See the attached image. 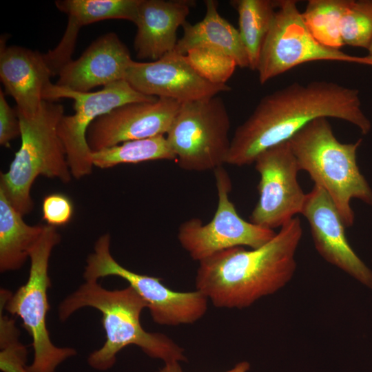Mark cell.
I'll use <instances>...</instances> for the list:
<instances>
[{"label": "cell", "mask_w": 372, "mask_h": 372, "mask_svg": "<svg viewBox=\"0 0 372 372\" xmlns=\"http://www.w3.org/2000/svg\"><path fill=\"white\" fill-rule=\"evenodd\" d=\"M0 311V369L3 372H28V351L19 340L20 331L14 320Z\"/></svg>", "instance_id": "obj_27"}, {"label": "cell", "mask_w": 372, "mask_h": 372, "mask_svg": "<svg viewBox=\"0 0 372 372\" xmlns=\"http://www.w3.org/2000/svg\"><path fill=\"white\" fill-rule=\"evenodd\" d=\"M368 51H369V54L368 56H370L371 58H372V41L369 47V48L367 49Z\"/></svg>", "instance_id": "obj_32"}, {"label": "cell", "mask_w": 372, "mask_h": 372, "mask_svg": "<svg viewBox=\"0 0 372 372\" xmlns=\"http://www.w3.org/2000/svg\"><path fill=\"white\" fill-rule=\"evenodd\" d=\"M158 372H183V370L178 362H173L165 363L164 366Z\"/></svg>", "instance_id": "obj_30"}, {"label": "cell", "mask_w": 372, "mask_h": 372, "mask_svg": "<svg viewBox=\"0 0 372 372\" xmlns=\"http://www.w3.org/2000/svg\"><path fill=\"white\" fill-rule=\"evenodd\" d=\"M230 126L225 103L216 96L181 103L165 136L181 169L215 170L227 163Z\"/></svg>", "instance_id": "obj_7"}, {"label": "cell", "mask_w": 372, "mask_h": 372, "mask_svg": "<svg viewBox=\"0 0 372 372\" xmlns=\"http://www.w3.org/2000/svg\"><path fill=\"white\" fill-rule=\"evenodd\" d=\"M45 225H30L0 191V271L21 268Z\"/></svg>", "instance_id": "obj_21"}, {"label": "cell", "mask_w": 372, "mask_h": 372, "mask_svg": "<svg viewBox=\"0 0 372 372\" xmlns=\"http://www.w3.org/2000/svg\"><path fill=\"white\" fill-rule=\"evenodd\" d=\"M125 80L140 93L174 99L180 103L209 99L231 90L227 84L213 83L202 77L190 65L185 55L174 50L156 61H133Z\"/></svg>", "instance_id": "obj_13"}, {"label": "cell", "mask_w": 372, "mask_h": 372, "mask_svg": "<svg viewBox=\"0 0 372 372\" xmlns=\"http://www.w3.org/2000/svg\"><path fill=\"white\" fill-rule=\"evenodd\" d=\"M300 170L324 189L336 206L346 227L354 223L353 198L372 206V189L360 172L356 159L362 139L342 143L327 118H316L289 141Z\"/></svg>", "instance_id": "obj_4"}, {"label": "cell", "mask_w": 372, "mask_h": 372, "mask_svg": "<svg viewBox=\"0 0 372 372\" xmlns=\"http://www.w3.org/2000/svg\"><path fill=\"white\" fill-rule=\"evenodd\" d=\"M238 14V31L246 50L249 68L256 70L261 49L271 27L277 1L234 0Z\"/></svg>", "instance_id": "obj_22"}, {"label": "cell", "mask_w": 372, "mask_h": 372, "mask_svg": "<svg viewBox=\"0 0 372 372\" xmlns=\"http://www.w3.org/2000/svg\"><path fill=\"white\" fill-rule=\"evenodd\" d=\"M185 56L199 75L216 84H226L238 66L233 58L212 48H194Z\"/></svg>", "instance_id": "obj_26"}, {"label": "cell", "mask_w": 372, "mask_h": 372, "mask_svg": "<svg viewBox=\"0 0 372 372\" xmlns=\"http://www.w3.org/2000/svg\"><path fill=\"white\" fill-rule=\"evenodd\" d=\"M140 0H58V10L68 17L65 32L54 52L69 60L79 30L85 25L107 19L136 22Z\"/></svg>", "instance_id": "obj_20"}, {"label": "cell", "mask_w": 372, "mask_h": 372, "mask_svg": "<svg viewBox=\"0 0 372 372\" xmlns=\"http://www.w3.org/2000/svg\"><path fill=\"white\" fill-rule=\"evenodd\" d=\"M344 45L368 49L372 41V0H351L340 23Z\"/></svg>", "instance_id": "obj_25"}, {"label": "cell", "mask_w": 372, "mask_h": 372, "mask_svg": "<svg viewBox=\"0 0 372 372\" xmlns=\"http://www.w3.org/2000/svg\"><path fill=\"white\" fill-rule=\"evenodd\" d=\"M195 2L190 0H140L134 24V41L136 56L156 61L174 51L177 30L187 21Z\"/></svg>", "instance_id": "obj_18"}, {"label": "cell", "mask_w": 372, "mask_h": 372, "mask_svg": "<svg viewBox=\"0 0 372 372\" xmlns=\"http://www.w3.org/2000/svg\"><path fill=\"white\" fill-rule=\"evenodd\" d=\"M133 60L127 46L114 32L101 36L75 60L59 72L56 85L75 92H87L125 80Z\"/></svg>", "instance_id": "obj_16"}, {"label": "cell", "mask_w": 372, "mask_h": 372, "mask_svg": "<svg viewBox=\"0 0 372 372\" xmlns=\"http://www.w3.org/2000/svg\"><path fill=\"white\" fill-rule=\"evenodd\" d=\"M205 4V15L200 21L194 24L186 21L183 25V34L174 51L185 55L194 48H212L233 58L238 67L249 68L247 54L238 29L220 16L216 1L206 0Z\"/></svg>", "instance_id": "obj_19"}, {"label": "cell", "mask_w": 372, "mask_h": 372, "mask_svg": "<svg viewBox=\"0 0 372 372\" xmlns=\"http://www.w3.org/2000/svg\"><path fill=\"white\" fill-rule=\"evenodd\" d=\"M302 231L300 220L294 217L258 248L235 247L199 262L196 290L216 307L239 309L276 293L293 276Z\"/></svg>", "instance_id": "obj_2"}, {"label": "cell", "mask_w": 372, "mask_h": 372, "mask_svg": "<svg viewBox=\"0 0 372 372\" xmlns=\"http://www.w3.org/2000/svg\"><path fill=\"white\" fill-rule=\"evenodd\" d=\"M254 163L260 176L259 199L249 222L273 230L302 211L307 194L298 180L300 169L288 141L263 151Z\"/></svg>", "instance_id": "obj_12"}, {"label": "cell", "mask_w": 372, "mask_h": 372, "mask_svg": "<svg viewBox=\"0 0 372 372\" xmlns=\"http://www.w3.org/2000/svg\"><path fill=\"white\" fill-rule=\"evenodd\" d=\"M351 0H310L302 12L312 36L323 45L340 50L344 45L340 34L342 17Z\"/></svg>", "instance_id": "obj_24"}, {"label": "cell", "mask_w": 372, "mask_h": 372, "mask_svg": "<svg viewBox=\"0 0 372 372\" xmlns=\"http://www.w3.org/2000/svg\"><path fill=\"white\" fill-rule=\"evenodd\" d=\"M52 76L44 54L1 45L0 79L6 94L15 100L17 113L30 117L38 112Z\"/></svg>", "instance_id": "obj_17"}, {"label": "cell", "mask_w": 372, "mask_h": 372, "mask_svg": "<svg viewBox=\"0 0 372 372\" xmlns=\"http://www.w3.org/2000/svg\"><path fill=\"white\" fill-rule=\"evenodd\" d=\"M181 103L158 98L132 103L98 117L90 126L87 141L92 152L124 142L167 134Z\"/></svg>", "instance_id": "obj_14"}, {"label": "cell", "mask_w": 372, "mask_h": 372, "mask_svg": "<svg viewBox=\"0 0 372 372\" xmlns=\"http://www.w3.org/2000/svg\"><path fill=\"white\" fill-rule=\"evenodd\" d=\"M338 118L363 134L371 129L361 108L359 91L328 81L292 83L263 96L236 130L227 161L242 167L254 163L263 151L288 141L312 121Z\"/></svg>", "instance_id": "obj_1"}, {"label": "cell", "mask_w": 372, "mask_h": 372, "mask_svg": "<svg viewBox=\"0 0 372 372\" xmlns=\"http://www.w3.org/2000/svg\"><path fill=\"white\" fill-rule=\"evenodd\" d=\"M301 214L308 220L315 247L329 263L372 289V270L358 257L345 235V225L332 199L314 185Z\"/></svg>", "instance_id": "obj_15"}, {"label": "cell", "mask_w": 372, "mask_h": 372, "mask_svg": "<svg viewBox=\"0 0 372 372\" xmlns=\"http://www.w3.org/2000/svg\"><path fill=\"white\" fill-rule=\"evenodd\" d=\"M314 61H335L372 65L370 56H357L319 43L307 28L295 0L277 1L273 21L262 45L256 71L259 81Z\"/></svg>", "instance_id": "obj_9"}, {"label": "cell", "mask_w": 372, "mask_h": 372, "mask_svg": "<svg viewBox=\"0 0 372 372\" xmlns=\"http://www.w3.org/2000/svg\"><path fill=\"white\" fill-rule=\"evenodd\" d=\"M20 124L16 110L8 103L3 92L0 90V144L10 147V142L20 136Z\"/></svg>", "instance_id": "obj_29"}, {"label": "cell", "mask_w": 372, "mask_h": 372, "mask_svg": "<svg viewBox=\"0 0 372 372\" xmlns=\"http://www.w3.org/2000/svg\"><path fill=\"white\" fill-rule=\"evenodd\" d=\"M74 213L71 200L65 195L55 193L47 195L42 203L43 219L48 225L63 226L68 224Z\"/></svg>", "instance_id": "obj_28"}, {"label": "cell", "mask_w": 372, "mask_h": 372, "mask_svg": "<svg viewBox=\"0 0 372 372\" xmlns=\"http://www.w3.org/2000/svg\"><path fill=\"white\" fill-rule=\"evenodd\" d=\"M86 263L83 272L85 281L95 282L110 276L124 279L147 303L152 320L158 324H192L207 310L208 299L198 290L173 291L158 278L137 273L121 265L110 253L109 234L98 238Z\"/></svg>", "instance_id": "obj_10"}, {"label": "cell", "mask_w": 372, "mask_h": 372, "mask_svg": "<svg viewBox=\"0 0 372 372\" xmlns=\"http://www.w3.org/2000/svg\"><path fill=\"white\" fill-rule=\"evenodd\" d=\"M56 228L45 225L39 240L31 250L26 282L14 293L4 289L0 291L1 306L21 319L32 338L34 357L28 365V372H55L60 364L76 354L74 348L54 345L47 328L50 309L48 290L51 286L49 260L52 249L61 240Z\"/></svg>", "instance_id": "obj_6"}, {"label": "cell", "mask_w": 372, "mask_h": 372, "mask_svg": "<svg viewBox=\"0 0 372 372\" xmlns=\"http://www.w3.org/2000/svg\"><path fill=\"white\" fill-rule=\"evenodd\" d=\"M21 144L6 173H1L0 191L23 216L34 206L31 197L33 183L39 176L68 183L72 174L63 144L57 129L64 107L43 101L38 112L30 117L19 113Z\"/></svg>", "instance_id": "obj_5"}, {"label": "cell", "mask_w": 372, "mask_h": 372, "mask_svg": "<svg viewBox=\"0 0 372 372\" xmlns=\"http://www.w3.org/2000/svg\"><path fill=\"white\" fill-rule=\"evenodd\" d=\"M249 368V363L244 361L238 363L234 368L225 372H247Z\"/></svg>", "instance_id": "obj_31"}, {"label": "cell", "mask_w": 372, "mask_h": 372, "mask_svg": "<svg viewBox=\"0 0 372 372\" xmlns=\"http://www.w3.org/2000/svg\"><path fill=\"white\" fill-rule=\"evenodd\" d=\"M83 307L94 308L101 313L105 332L103 345L87 358L92 369L103 371L111 369L117 353L130 344L165 363L186 360L183 349L169 337L143 328L141 315L147 304L130 285L122 289L108 290L97 281H85L60 303L59 318L64 322Z\"/></svg>", "instance_id": "obj_3"}, {"label": "cell", "mask_w": 372, "mask_h": 372, "mask_svg": "<svg viewBox=\"0 0 372 372\" xmlns=\"http://www.w3.org/2000/svg\"><path fill=\"white\" fill-rule=\"evenodd\" d=\"M158 160H176L165 135L124 142L92 154L94 166L101 169Z\"/></svg>", "instance_id": "obj_23"}, {"label": "cell", "mask_w": 372, "mask_h": 372, "mask_svg": "<svg viewBox=\"0 0 372 372\" xmlns=\"http://www.w3.org/2000/svg\"><path fill=\"white\" fill-rule=\"evenodd\" d=\"M214 171L218 194L214 217L207 223L197 218H190L180 224L177 234L182 247L198 262L235 247L258 248L276 234L240 217L229 199L231 182L227 172L223 167Z\"/></svg>", "instance_id": "obj_11"}, {"label": "cell", "mask_w": 372, "mask_h": 372, "mask_svg": "<svg viewBox=\"0 0 372 372\" xmlns=\"http://www.w3.org/2000/svg\"><path fill=\"white\" fill-rule=\"evenodd\" d=\"M43 98L50 101L63 98L74 101L75 113L62 116L57 132L65 147L72 176L76 179L92 172V152L87 143V132L98 117L125 104L158 99L140 93L126 80L108 84L99 91L87 92L72 91L51 83L44 90Z\"/></svg>", "instance_id": "obj_8"}]
</instances>
